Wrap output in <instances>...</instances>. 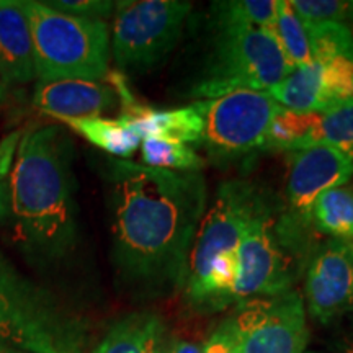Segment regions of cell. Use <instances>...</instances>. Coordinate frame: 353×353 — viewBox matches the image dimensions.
Listing matches in <instances>:
<instances>
[{
    "instance_id": "6da1fadb",
    "label": "cell",
    "mask_w": 353,
    "mask_h": 353,
    "mask_svg": "<svg viewBox=\"0 0 353 353\" xmlns=\"http://www.w3.org/2000/svg\"><path fill=\"white\" fill-rule=\"evenodd\" d=\"M107 179L112 259L123 280L148 291L183 286L206 211L203 175L113 159Z\"/></svg>"
},
{
    "instance_id": "7a4b0ae2",
    "label": "cell",
    "mask_w": 353,
    "mask_h": 353,
    "mask_svg": "<svg viewBox=\"0 0 353 353\" xmlns=\"http://www.w3.org/2000/svg\"><path fill=\"white\" fill-rule=\"evenodd\" d=\"M72 143L59 126L30 128L0 180V224L25 257L54 263L77 244Z\"/></svg>"
},
{
    "instance_id": "3957f363",
    "label": "cell",
    "mask_w": 353,
    "mask_h": 353,
    "mask_svg": "<svg viewBox=\"0 0 353 353\" xmlns=\"http://www.w3.org/2000/svg\"><path fill=\"white\" fill-rule=\"evenodd\" d=\"M312 249L311 229L294 223L268 195L236 250L234 304L293 290Z\"/></svg>"
},
{
    "instance_id": "277c9868",
    "label": "cell",
    "mask_w": 353,
    "mask_h": 353,
    "mask_svg": "<svg viewBox=\"0 0 353 353\" xmlns=\"http://www.w3.org/2000/svg\"><path fill=\"white\" fill-rule=\"evenodd\" d=\"M87 325L0 252V347L20 353H85Z\"/></svg>"
},
{
    "instance_id": "5b68a950",
    "label": "cell",
    "mask_w": 353,
    "mask_h": 353,
    "mask_svg": "<svg viewBox=\"0 0 353 353\" xmlns=\"http://www.w3.org/2000/svg\"><path fill=\"white\" fill-rule=\"evenodd\" d=\"M33 39L38 82L88 81L108 77L107 21L72 17L44 2H21Z\"/></svg>"
},
{
    "instance_id": "8992f818",
    "label": "cell",
    "mask_w": 353,
    "mask_h": 353,
    "mask_svg": "<svg viewBox=\"0 0 353 353\" xmlns=\"http://www.w3.org/2000/svg\"><path fill=\"white\" fill-rule=\"evenodd\" d=\"M290 70L280 46L267 30H216L200 77L190 95L200 101L237 90L268 92Z\"/></svg>"
},
{
    "instance_id": "52a82bcc",
    "label": "cell",
    "mask_w": 353,
    "mask_h": 353,
    "mask_svg": "<svg viewBox=\"0 0 353 353\" xmlns=\"http://www.w3.org/2000/svg\"><path fill=\"white\" fill-rule=\"evenodd\" d=\"M192 3L185 0H123L114 3L113 59L123 70L143 72L165 59L182 37Z\"/></svg>"
},
{
    "instance_id": "ba28073f",
    "label": "cell",
    "mask_w": 353,
    "mask_h": 353,
    "mask_svg": "<svg viewBox=\"0 0 353 353\" xmlns=\"http://www.w3.org/2000/svg\"><path fill=\"white\" fill-rule=\"evenodd\" d=\"M267 198L265 190L245 180L219 185L213 205L205 211L188 257L183 283L188 301L201 288L214 260L236 254L247 226Z\"/></svg>"
},
{
    "instance_id": "9c48e42d",
    "label": "cell",
    "mask_w": 353,
    "mask_h": 353,
    "mask_svg": "<svg viewBox=\"0 0 353 353\" xmlns=\"http://www.w3.org/2000/svg\"><path fill=\"white\" fill-rule=\"evenodd\" d=\"M203 117L201 145L218 162H232L263 151L280 105L267 92L237 90L195 101Z\"/></svg>"
},
{
    "instance_id": "30bf717a",
    "label": "cell",
    "mask_w": 353,
    "mask_h": 353,
    "mask_svg": "<svg viewBox=\"0 0 353 353\" xmlns=\"http://www.w3.org/2000/svg\"><path fill=\"white\" fill-rule=\"evenodd\" d=\"M237 353H304L309 341L304 301L294 290L247 299L231 317Z\"/></svg>"
},
{
    "instance_id": "8fae6325",
    "label": "cell",
    "mask_w": 353,
    "mask_h": 353,
    "mask_svg": "<svg viewBox=\"0 0 353 353\" xmlns=\"http://www.w3.org/2000/svg\"><path fill=\"white\" fill-rule=\"evenodd\" d=\"M303 301L321 324L353 312V244L329 239L314 245L304 268Z\"/></svg>"
},
{
    "instance_id": "7c38bea8",
    "label": "cell",
    "mask_w": 353,
    "mask_h": 353,
    "mask_svg": "<svg viewBox=\"0 0 353 353\" xmlns=\"http://www.w3.org/2000/svg\"><path fill=\"white\" fill-rule=\"evenodd\" d=\"M267 94L294 112H327L352 101L353 56L327 57L291 69Z\"/></svg>"
},
{
    "instance_id": "4fadbf2b",
    "label": "cell",
    "mask_w": 353,
    "mask_h": 353,
    "mask_svg": "<svg viewBox=\"0 0 353 353\" xmlns=\"http://www.w3.org/2000/svg\"><path fill=\"white\" fill-rule=\"evenodd\" d=\"M353 176V156L329 145L291 152L286 180V214L299 226L312 229L314 201L330 188L342 187Z\"/></svg>"
},
{
    "instance_id": "5bb4252c",
    "label": "cell",
    "mask_w": 353,
    "mask_h": 353,
    "mask_svg": "<svg viewBox=\"0 0 353 353\" xmlns=\"http://www.w3.org/2000/svg\"><path fill=\"white\" fill-rule=\"evenodd\" d=\"M118 101L114 88L101 82H38L33 92L34 108L57 120L101 117Z\"/></svg>"
},
{
    "instance_id": "9a60e30c",
    "label": "cell",
    "mask_w": 353,
    "mask_h": 353,
    "mask_svg": "<svg viewBox=\"0 0 353 353\" xmlns=\"http://www.w3.org/2000/svg\"><path fill=\"white\" fill-rule=\"evenodd\" d=\"M0 74L7 87L37 77L30 23L21 2L8 0L0 7Z\"/></svg>"
},
{
    "instance_id": "2e32d148",
    "label": "cell",
    "mask_w": 353,
    "mask_h": 353,
    "mask_svg": "<svg viewBox=\"0 0 353 353\" xmlns=\"http://www.w3.org/2000/svg\"><path fill=\"white\" fill-rule=\"evenodd\" d=\"M121 108V117L126 118L141 139L161 138L188 145L201 144L203 117L195 101L182 108L154 110L134 100Z\"/></svg>"
},
{
    "instance_id": "e0dca14e",
    "label": "cell",
    "mask_w": 353,
    "mask_h": 353,
    "mask_svg": "<svg viewBox=\"0 0 353 353\" xmlns=\"http://www.w3.org/2000/svg\"><path fill=\"white\" fill-rule=\"evenodd\" d=\"M165 325L154 312H134L117 321L92 353H164Z\"/></svg>"
},
{
    "instance_id": "ac0fdd59",
    "label": "cell",
    "mask_w": 353,
    "mask_h": 353,
    "mask_svg": "<svg viewBox=\"0 0 353 353\" xmlns=\"http://www.w3.org/2000/svg\"><path fill=\"white\" fill-rule=\"evenodd\" d=\"M59 121L72 128L95 148L118 159L132 156L138 151L141 141H143L121 114L118 118H64Z\"/></svg>"
},
{
    "instance_id": "d6986e66",
    "label": "cell",
    "mask_w": 353,
    "mask_h": 353,
    "mask_svg": "<svg viewBox=\"0 0 353 353\" xmlns=\"http://www.w3.org/2000/svg\"><path fill=\"white\" fill-rule=\"evenodd\" d=\"M311 224L330 239L353 244V188L342 185L322 193L312 206Z\"/></svg>"
},
{
    "instance_id": "ffe728a7",
    "label": "cell",
    "mask_w": 353,
    "mask_h": 353,
    "mask_svg": "<svg viewBox=\"0 0 353 353\" xmlns=\"http://www.w3.org/2000/svg\"><path fill=\"white\" fill-rule=\"evenodd\" d=\"M216 30L260 28L272 32L276 15V0H221L211 3Z\"/></svg>"
},
{
    "instance_id": "44dd1931",
    "label": "cell",
    "mask_w": 353,
    "mask_h": 353,
    "mask_svg": "<svg viewBox=\"0 0 353 353\" xmlns=\"http://www.w3.org/2000/svg\"><path fill=\"white\" fill-rule=\"evenodd\" d=\"M329 145L353 156V100L327 112H311L306 148Z\"/></svg>"
},
{
    "instance_id": "7402d4cb",
    "label": "cell",
    "mask_w": 353,
    "mask_h": 353,
    "mask_svg": "<svg viewBox=\"0 0 353 353\" xmlns=\"http://www.w3.org/2000/svg\"><path fill=\"white\" fill-rule=\"evenodd\" d=\"M270 33L283 52L290 69L303 68V65L312 63L306 25L291 7L290 0H278L276 2L275 23H273Z\"/></svg>"
},
{
    "instance_id": "603a6c76",
    "label": "cell",
    "mask_w": 353,
    "mask_h": 353,
    "mask_svg": "<svg viewBox=\"0 0 353 353\" xmlns=\"http://www.w3.org/2000/svg\"><path fill=\"white\" fill-rule=\"evenodd\" d=\"M139 148L144 165L154 169L200 172L203 167V159L188 144L161 138H145L141 141Z\"/></svg>"
},
{
    "instance_id": "cb8c5ba5",
    "label": "cell",
    "mask_w": 353,
    "mask_h": 353,
    "mask_svg": "<svg viewBox=\"0 0 353 353\" xmlns=\"http://www.w3.org/2000/svg\"><path fill=\"white\" fill-rule=\"evenodd\" d=\"M312 61L337 56H353V33L345 23L322 21L306 25Z\"/></svg>"
},
{
    "instance_id": "d4e9b609",
    "label": "cell",
    "mask_w": 353,
    "mask_h": 353,
    "mask_svg": "<svg viewBox=\"0 0 353 353\" xmlns=\"http://www.w3.org/2000/svg\"><path fill=\"white\" fill-rule=\"evenodd\" d=\"M291 7L304 25L322 21L345 23V20H353V2L343 0H291Z\"/></svg>"
},
{
    "instance_id": "484cf974",
    "label": "cell",
    "mask_w": 353,
    "mask_h": 353,
    "mask_svg": "<svg viewBox=\"0 0 353 353\" xmlns=\"http://www.w3.org/2000/svg\"><path fill=\"white\" fill-rule=\"evenodd\" d=\"M44 3L57 12L68 13V15L105 21L107 17L112 15L117 2H107V0H54L52 2L50 0Z\"/></svg>"
},
{
    "instance_id": "4316f807",
    "label": "cell",
    "mask_w": 353,
    "mask_h": 353,
    "mask_svg": "<svg viewBox=\"0 0 353 353\" xmlns=\"http://www.w3.org/2000/svg\"><path fill=\"white\" fill-rule=\"evenodd\" d=\"M203 353H237L232 329L228 319L221 322L211 332L210 339L203 347Z\"/></svg>"
},
{
    "instance_id": "83f0119b",
    "label": "cell",
    "mask_w": 353,
    "mask_h": 353,
    "mask_svg": "<svg viewBox=\"0 0 353 353\" xmlns=\"http://www.w3.org/2000/svg\"><path fill=\"white\" fill-rule=\"evenodd\" d=\"M170 352L172 353H203V347H198L195 343L187 341H172Z\"/></svg>"
},
{
    "instance_id": "f1b7e54d",
    "label": "cell",
    "mask_w": 353,
    "mask_h": 353,
    "mask_svg": "<svg viewBox=\"0 0 353 353\" xmlns=\"http://www.w3.org/2000/svg\"><path fill=\"white\" fill-rule=\"evenodd\" d=\"M7 94H8V87L6 85V82H3L2 74H0V105L7 100Z\"/></svg>"
},
{
    "instance_id": "f546056e",
    "label": "cell",
    "mask_w": 353,
    "mask_h": 353,
    "mask_svg": "<svg viewBox=\"0 0 353 353\" xmlns=\"http://www.w3.org/2000/svg\"><path fill=\"white\" fill-rule=\"evenodd\" d=\"M0 353H20V352H15V350H8V348H3V347H0Z\"/></svg>"
},
{
    "instance_id": "4dcf8cb0",
    "label": "cell",
    "mask_w": 353,
    "mask_h": 353,
    "mask_svg": "<svg viewBox=\"0 0 353 353\" xmlns=\"http://www.w3.org/2000/svg\"><path fill=\"white\" fill-rule=\"evenodd\" d=\"M7 2H8V0H0V7H3V6H7Z\"/></svg>"
},
{
    "instance_id": "1f68e13d",
    "label": "cell",
    "mask_w": 353,
    "mask_h": 353,
    "mask_svg": "<svg viewBox=\"0 0 353 353\" xmlns=\"http://www.w3.org/2000/svg\"><path fill=\"white\" fill-rule=\"evenodd\" d=\"M164 353H172L170 352V343H167V347H165V352Z\"/></svg>"
}]
</instances>
